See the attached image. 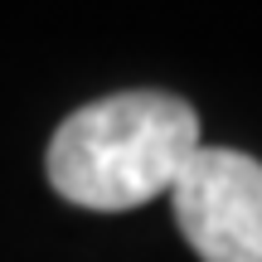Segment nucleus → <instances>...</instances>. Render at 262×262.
<instances>
[{
    "label": "nucleus",
    "instance_id": "nucleus-1",
    "mask_svg": "<svg viewBox=\"0 0 262 262\" xmlns=\"http://www.w3.org/2000/svg\"><path fill=\"white\" fill-rule=\"evenodd\" d=\"M199 150V117L185 97L131 88L63 117L49 141V185L78 209L122 214L170 194Z\"/></svg>",
    "mask_w": 262,
    "mask_h": 262
},
{
    "label": "nucleus",
    "instance_id": "nucleus-2",
    "mask_svg": "<svg viewBox=\"0 0 262 262\" xmlns=\"http://www.w3.org/2000/svg\"><path fill=\"white\" fill-rule=\"evenodd\" d=\"M170 204L199 262H262V165L253 156L199 146Z\"/></svg>",
    "mask_w": 262,
    "mask_h": 262
}]
</instances>
